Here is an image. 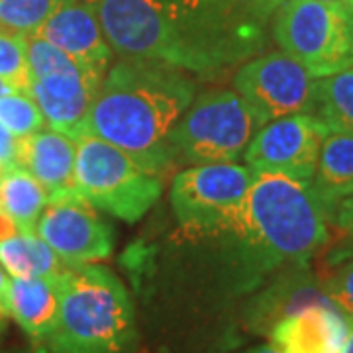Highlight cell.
Returning a JSON list of instances; mask_svg holds the SVG:
<instances>
[{
	"label": "cell",
	"mask_w": 353,
	"mask_h": 353,
	"mask_svg": "<svg viewBox=\"0 0 353 353\" xmlns=\"http://www.w3.org/2000/svg\"><path fill=\"white\" fill-rule=\"evenodd\" d=\"M252 181L253 171L243 165H194L175 176L169 192L171 208L194 234H234L241 240Z\"/></svg>",
	"instance_id": "7"
},
{
	"label": "cell",
	"mask_w": 353,
	"mask_h": 353,
	"mask_svg": "<svg viewBox=\"0 0 353 353\" xmlns=\"http://www.w3.org/2000/svg\"><path fill=\"white\" fill-rule=\"evenodd\" d=\"M112 51L190 73L250 61L285 0H87Z\"/></svg>",
	"instance_id": "1"
},
{
	"label": "cell",
	"mask_w": 353,
	"mask_h": 353,
	"mask_svg": "<svg viewBox=\"0 0 353 353\" xmlns=\"http://www.w3.org/2000/svg\"><path fill=\"white\" fill-rule=\"evenodd\" d=\"M59 277H10V285H8L10 316L32 340L48 341L57 326Z\"/></svg>",
	"instance_id": "17"
},
{
	"label": "cell",
	"mask_w": 353,
	"mask_h": 353,
	"mask_svg": "<svg viewBox=\"0 0 353 353\" xmlns=\"http://www.w3.org/2000/svg\"><path fill=\"white\" fill-rule=\"evenodd\" d=\"M46 343L51 353H132L136 312L122 281L101 265L67 267L57 326Z\"/></svg>",
	"instance_id": "4"
},
{
	"label": "cell",
	"mask_w": 353,
	"mask_h": 353,
	"mask_svg": "<svg viewBox=\"0 0 353 353\" xmlns=\"http://www.w3.org/2000/svg\"><path fill=\"white\" fill-rule=\"evenodd\" d=\"M330 224H334L340 232V241L330 255V263L343 259V257H353V194L343 199L332 210Z\"/></svg>",
	"instance_id": "27"
},
{
	"label": "cell",
	"mask_w": 353,
	"mask_h": 353,
	"mask_svg": "<svg viewBox=\"0 0 353 353\" xmlns=\"http://www.w3.org/2000/svg\"><path fill=\"white\" fill-rule=\"evenodd\" d=\"M59 0H0V32L32 36L48 20Z\"/></svg>",
	"instance_id": "22"
},
{
	"label": "cell",
	"mask_w": 353,
	"mask_h": 353,
	"mask_svg": "<svg viewBox=\"0 0 353 353\" xmlns=\"http://www.w3.org/2000/svg\"><path fill=\"white\" fill-rule=\"evenodd\" d=\"M347 334V314L316 304L279 320L267 336L281 353H341Z\"/></svg>",
	"instance_id": "14"
},
{
	"label": "cell",
	"mask_w": 353,
	"mask_h": 353,
	"mask_svg": "<svg viewBox=\"0 0 353 353\" xmlns=\"http://www.w3.org/2000/svg\"><path fill=\"white\" fill-rule=\"evenodd\" d=\"M24 39L26 57H28V67H30L32 79L53 75V73H73V71L85 69L77 63L73 57H69L63 50L50 43L48 39L39 38L38 34L26 36Z\"/></svg>",
	"instance_id": "24"
},
{
	"label": "cell",
	"mask_w": 353,
	"mask_h": 353,
	"mask_svg": "<svg viewBox=\"0 0 353 353\" xmlns=\"http://www.w3.org/2000/svg\"><path fill=\"white\" fill-rule=\"evenodd\" d=\"M316 194L328 208V216L343 199L353 194V134L328 132L322 141L314 176Z\"/></svg>",
	"instance_id": "19"
},
{
	"label": "cell",
	"mask_w": 353,
	"mask_h": 353,
	"mask_svg": "<svg viewBox=\"0 0 353 353\" xmlns=\"http://www.w3.org/2000/svg\"><path fill=\"white\" fill-rule=\"evenodd\" d=\"M192 101L194 83L181 69L122 57L106 71L77 136L104 139L159 175L173 163L169 138Z\"/></svg>",
	"instance_id": "2"
},
{
	"label": "cell",
	"mask_w": 353,
	"mask_h": 353,
	"mask_svg": "<svg viewBox=\"0 0 353 353\" xmlns=\"http://www.w3.org/2000/svg\"><path fill=\"white\" fill-rule=\"evenodd\" d=\"M8 285L10 277L4 273L2 265H0V326L10 318V306H8Z\"/></svg>",
	"instance_id": "29"
},
{
	"label": "cell",
	"mask_w": 353,
	"mask_h": 353,
	"mask_svg": "<svg viewBox=\"0 0 353 353\" xmlns=\"http://www.w3.org/2000/svg\"><path fill=\"white\" fill-rule=\"evenodd\" d=\"M347 320H350V334H347V341L341 353H353V316H347Z\"/></svg>",
	"instance_id": "31"
},
{
	"label": "cell",
	"mask_w": 353,
	"mask_h": 353,
	"mask_svg": "<svg viewBox=\"0 0 353 353\" xmlns=\"http://www.w3.org/2000/svg\"><path fill=\"white\" fill-rule=\"evenodd\" d=\"M328 128L312 114H292L267 122L252 139L243 159L255 173H279L303 183L314 176Z\"/></svg>",
	"instance_id": "11"
},
{
	"label": "cell",
	"mask_w": 353,
	"mask_h": 353,
	"mask_svg": "<svg viewBox=\"0 0 353 353\" xmlns=\"http://www.w3.org/2000/svg\"><path fill=\"white\" fill-rule=\"evenodd\" d=\"M265 126L236 90H210L192 101L171 132L169 148L192 165L236 163Z\"/></svg>",
	"instance_id": "5"
},
{
	"label": "cell",
	"mask_w": 353,
	"mask_h": 353,
	"mask_svg": "<svg viewBox=\"0 0 353 353\" xmlns=\"http://www.w3.org/2000/svg\"><path fill=\"white\" fill-rule=\"evenodd\" d=\"M273 39L314 77L352 67L345 8L322 0H285L273 16Z\"/></svg>",
	"instance_id": "8"
},
{
	"label": "cell",
	"mask_w": 353,
	"mask_h": 353,
	"mask_svg": "<svg viewBox=\"0 0 353 353\" xmlns=\"http://www.w3.org/2000/svg\"><path fill=\"white\" fill-rule=\"evenodd\" d=\"M102 79V73L90 69L53 73L32 79L28 94L38 104L48 126L75 138L101 90Z\"/></svg>",
	"instance_id": "13"
},
{
	"label": "cell",
	"mask_w": 353,
	"mask_h": 353,
	"mask_svg": "<svg viewBox=\"0 0 353 353\" xmlns=\"http://www.w3.org/2000/svg\"><path fill=\"white\" fill-rule=\"evenodd\" d=\"M243 353H281L275 347V345H259V347H253V350H248V352H243Z\"/></svg>",
	"instance_id": "32"
},
{
	"label": "cell",
	"mask_w": 353,
	"mask_h": 353,
	"mask_svg": "<svg viewBox=\"0 0 353 353\" xmlns=\"http://www.w3.org/2000/svg\"><path fill=\"white\" fill-rule=\"evenodd\" d=\"M26 353H48L46 350H34V352H26Z\"/></svg>",
	"instance_id": "35"
},
{
	"label": "cell",
	"mask_w": 353,
	"mask_h": 353,
	"mask_svg": "<svg viewBox=\"0 0 353 353\" xmlns=\"http://www.w3.org/2000/svg\"><path fill=\"white\" fill-rule=\"evenodd\" d=\"M0 124L14 138H28L43 130L46 120L38 104L28 92H12L0 99Z\"/></svg>",
	"instance_id": "23"
},
{
	"label": "cell",
	"mask_w": 353,
	"mask_h": 353,
	"mask_svg": "<svg viewBox=\"0 0 353 353\" xmlns=\"http://www.w3.org/2000/svg\"><path fill=\"white\" fill-rule=\"evenodd\" d=\"M241 240L252 252L255 273L306 265L330 240L328 208L310 183L253 171Z\"/></svg>",
	"instance_id": "3"
},
{
	"label": "cell",
	"mask_w": 353,
	"mask_h": 353,
	"mask_svg": "<svg viewBox=\"0 0 353 353\" xmlns=\"http://www.w3.org/2000/svg\"><path fill=\"white\" fill-rule=\"evenodd\" d=\"M0 175H2V171H0Z\"/></svg>",
	"instance_id": "36"
},
{
	"label": "cell",
	"mask_w": 353,
	"mask_h": 353,
	"mask_svg": "<svg viewBox=\"0 0 353 353\" xmlns=\"http://www.w3.org/2000/svg\"><path fill=\"white\" fill-rule=\"evenodd\" d=\"M316 304L336 306L326 294L322 279H316L306 265H294L290 273L277 279L253 301L250 324L257 332L269 334L279 320Z\"/></svg>",
	"instance_id": "16"
},
{
	"label": "cell",
	"mask_w": 353,
	"mask_h": 353,
	"mask_svg": "<svg viewBox=\"0 0 353 353\" xmlns=\"http://www.w3.org/2000/svg\"><path fill=\"white\" fill-rule=\"evenodd\" d=\"M330 265V275L322 279L324 290L343 314L353 316V257H343Z\"/></svg>",
	"instance_id": "26"
},
{
	"label": "cell",
	"mask_w": 353,
	"mask_h": 353,
	"mask_svg": "<svg viewBox=\"0 0 353 353\" xmlns=\"http://www.w3.org/2000/svg\"><path fill=\"white\" fill-rule=\"evenodd\" d=\"M16 155H18V138H14L12 134L0 124V171L18 167Z\"/></svg>",
	"instance_id": "28"
},
{
	"label": "cell",
	"mask_w": 353,
	"mask_h": 353,
	"mask_svg": "<svg viewBox=\"0 0 353 353\" xmlns=\"http://www.w3.org/2000/svg\"><path fill=\"white\" fill-rule=\"evenodd\" d=\"M314 81L290 55L273 51L241 65L234 77V90L267 124L292 114L310 112Z\"/></svg>",
	"instance_id": "9"
},
{
	"label": "cell",
	"mask_w": 353,
	"mask_h": 353,
	"mask_svg": "<svg viewBox=\"0 0 353 353\" xmlns=\"http://www.w3.org/2000/svg\"><path fill=\"white\" fill-rule=\"evenodd\" d=\"M0 265L16 279H57L67 265L38 234L22 232L0 210Z\"/></svg>",
	"instance_id": "18"
},
{
	"label": "cell",
	"mask_w": 353,
	"mask_h": 353,
	"mask_svg": "<svg viewBox=\"0 0 353 353\" xmlns=\"http://www.w3.org/2000/svg\"><path fill=\"white\" fill-rule=\"evenodd\" d=\"M322 2L336 4V6H341V8H353V0H322Z\"/></svg>",
	"instance_id": "34"
},
{
	"label": "cell",
	"mask_w": 353,
	"mask_h": 353,
	"mask_svg": "<svg viewBox=\"0 0 353 353\" xmlns=\"http://www.w3.org/2000/svg\"><path fill=\"white\" fill-rule=\"evenodd\" d=\"M328 132L353 134V67L314 81L310 112Z\"/></svg>",
	"instance_id": "21"
},
{
	"label": "cell",
	"mask_w": 353,
	"mask_h": 353,
	"mask_svg": "<svg viewBox=\"0 0 353 353\" xmlns=\"http://www.w3.org/2000/svg\"><path fill=\"white\" fill-rule=\"evenodd\" d=\"M50 194L22 167H12L0 175V210L22 232L38 234L36 226Z\"/></svg>",
	"instance_id": "20"
},
{
	"label": "cell",
	"mask_w": 353,
	"mask_h": 353,
	"mask_svg": "<svg viewBox=\"0 0 353 353\" xmlns=\"http://www.w3.org/2000/svg\"><path fill=\"white\" fill-rule=\"evenodd\" d=\"M0 79L16 92H28L32 77L26 57V39L0 32Z\"/></svg>",
	"instance_id": "25"
},
{
	"label": "cell",
	"mask_w": 353,
	"mask_h": 353,
	"mask_svg": "<svg viewBox=\"0 0 353 353\" xmlns=\"http://www.w3.org/2000/svg\"><path fill=\"white\" fill-rule=\"evenodd\" d=\"M18 167L36 176L50 196L77 189V139L43 128L28 138H18Z\"/></svg>",
	"instance_id": "15"
},
{
	"label": "cell",
	"mask_w": 353,
	"mask_h": 353,
	"mask_svg": "<svg viewBox=\"0 0 353 353\" xmlns=\"http://www.w3.org/2000/svg\"><path fill=\"white\" fill-rule=\"evenodd\" d=\"M347 14V36H350V50H352V61H353V8H345Z\"/></svg>",
	"instance_id": "30"
},
{
	"label": "cell",
	"mask_w": 353,
	"mask_h": 353,
	"mask_svg": "<svg viewBox=\"0 0 353 353\" xmlns=\"http://www.w3.org/2000/svg\"><path fill=\"white\" fill-rule=\"evenodd\" d=\"M12 92H16V90H14L6 81H2V79H0V99H2V97H6V94H12Z\"/></svg>",
	"instance_id": "33"
},
{
	"label": "cell",
	"mask_w": 353,
	"mask_h": 353,
	"mask_svg": "<svg viewBox=\"0 0 353 353\" xmlns=\"http://www.w3.org/2000/svg\"><path fill=\"white\" fill-rule=\"evenodd\" d=\"M77 189L94 208L124 222H138L163 192L161 176L143 169L104 139L77 136Z\"/></svg>",
	"instance_id": "6"
},
{
	"label": "cell",
	"mask_w": 353,
	"mask_h": 353,
	"mask_svg": "<svg viewBox=\"0 0 353 353\" xmlns=\"http://www.w3.org/2000/svg\"><path fill=\"white\" fill-rule=\"evenodd\" d=\"M36 34L63 50L81 67L106 75L114 51L87 0H59Z\"/></svg>",
	"instance_id": "12"
},
{
	"label": "cell",
	"mask_w": 353,
	"mask_h": 353,
	"mask_svg": "<svg viewBox=\"0 0 353 353\" xmlns=\"http://www.w3.org/2000/svg\"><path fill=\"white\" fill-rule=\"evenodd\" d=\"M36 232L67 267L106 259L114 248L112 230L79 189L50 196Z\"/></svg>",
	"instance_id": "10"
}]
</instances>
